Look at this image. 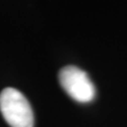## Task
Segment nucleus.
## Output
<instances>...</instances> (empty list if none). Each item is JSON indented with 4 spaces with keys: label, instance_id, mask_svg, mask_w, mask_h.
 Returning <instances> with one entry per match:
<instances>
[{
    "label": "nucleus",
    "instance_id": "f03ea898",
    "mask_svg": "<svg viewBox=\"0 0 127 127\" xmlns=\"http://www.w3.org/2000/svg\"><path fill=\"white\" fill-rule=\"evenodd\" d=\"M59 84L74 101L89 103L94 98L95 88L88 74L75 66H67L58 73Z\"/></svg>",
    "mask_w": 127,
    "mask_h": 127
},
{
    "label": "nucleus",
    "instance_id": "f257e3e1",
    "mask_svg": "<svg viewBox=\"0 0 127 127\" xmlns=\"http://www.w3.org/2000/svg\"><path fill=\"white\" fill-rule=\"evenodd\" d=\"M0 111L11 127H33V110L27 97L15 88H4L0 93Z\"/></svg>",
    "mask_w": 127,
    "mask_h": 127
}]
</instances>
